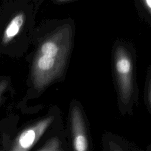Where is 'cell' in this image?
Returning a JSON list of instances; mask_svg holds the SVG:
<instances>
[{"instance_id":"cell-1","label":"cell","mask_w":151,"mask_h":151,"mask_svg":"<svg viewBox=\"0 0 151 151\" xmlns=\"http://www.w3.org/2000/svg\"><path fill=\"white\" fill-rule=\"evenodd\" d=\"M51 117L41 120L23 130L15 139L9 151H29L52 122Z\"/></svg>"},{"instance_id":"cell-2","label":"cell","mask_w":151,"mask_h":151,"mask_svg":"<svg viewBox=\"0 0 151 151\" xmlns=\"http://www.w3.org/2000/svg\"><path fill=\"white\" fill-rule=\"evenodd\" d=\"M116 71L121 93L124 99H128L132 89V64L130 57L122 49L116 53Z\"/></svg>"},{"instance_id":"cell-3","label":"cell","mask_w":151,"mask_h":151,"mask_svg":"<svg viewBox=\"0 0 151 151\" xmlns=\"http://www.w3.org/2000/svg\"><path fill=\"white\" fill-rule=\"evenodd\" d=\"M58 51L59 47L55 42L48 41L43 43L40 48V54L35 62V73L40 74L52 70L55 66Z\"/></svg>"},{"instance_id":"cell-4","label":"cell","mask_w":151,"mask_h":151,"mask_svg":"<svg viewBox=\"0 0 151 151\" xmlns=\"http://www.w3.org/2000/svg\"><path fill=\"white\" fill-rule=\"evenodd\" d=\"M74 151H88V140L81 112L75 108L71 117Z\"/></svg>"},{"instance_id":"cell-5","label":"cell","mask_w":151,"mask_h":151,"mask_svg":"<svg viewBox=\"0 0 151 151\" xmlns=\"http://www.w3.org/2000/svg\"><path fill=\"white\" fill-rule=\"evenodd\" d=\"M25 21V15L20 12L15 15L6 27L2 37V43L8 44L16 35H18Z\"/></svg>"},{"instance_id":"cell-6","label":"cell","mask_w":151,"mask_h":151,"mask_svg":"<svg viewBox=\"0 0 151 151\" xmlns=\"http://www.w3.org/2000/svg\"><path fill=\"white\" fill-rule=\"evenodd\" d=\"M38 151H63L60 142L57 137L50 139L45 145Z\"/></svg>"},{"instance_id":"cell-7","label":"cell","mask_w":151,"mask_h":151,"mask_svg":"<svg viewBox=\"0 0 151 151\" xmlns=\"http://www.w3.org/2000/svg\"><path fill=\"white\" fill-rule=\"evenodd\" d=\"M8 86V81L6 80H2L0 82V100L1 99L2 95L4 93Z\"/></svg>"},{"instance_id":"cell-8","label":"cell","mask_w":151,"mask_h":151,"mask_svg":"<svg viewBox=\"0 0 151 151\" xmlns=\"http://www.w3.org/2000/svg\"><path fill=\"white\" fill-rule=\"evenodd\" d=\"M110 151H122L120 148L116 145L115 144H111L110 146Z\"/></svg>"},{"instance_id":"cell-9","label":"cell","mask_w":151,"mask_h":151,"mask_svg":"<svg viewBox=\"0 0 151 151\" xmlns=\"http://www.w3.org/2000/svg\"><path fill=\"white\" fill-rule=\"evenodd\" d=\"M145 4L147 5V6H148L149 10H150V7H151V5H150V4H151V1H149V0L145 1Z\"/></svg>"}]
</instances>
